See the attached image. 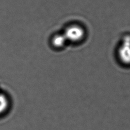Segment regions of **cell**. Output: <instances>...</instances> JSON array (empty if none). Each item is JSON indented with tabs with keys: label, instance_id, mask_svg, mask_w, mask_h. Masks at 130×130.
<instances>
[{
	"label": "cell",
	"instance_id": "1",
	"mask_svg": "<svg viewBox=\"0 0 130 130\" xmlns=\"http://www.w3.org/2000/svg\"><path fill=\"white\" fill-rule=\"evenodd\" d=\"M117 56L121 64H130V36L124 37L117 47Z\"/></svg>",
	"mask_w": 130,
	"mask_h": 130
},
{
	"label": "cell",
	"instance_id": "2",
	"mask_svg": "<svg viewBox=\"0 0 130 130\" xmlns=\"http://www.w3.org/2000/svg\"><path fill=\"white\" fill-rule=\"evenodd\" d=\"M67 41L72 42L80 41L84 37V29L77 24H73L67 27L63 34Z\"/></svg>",
	"mask_w": 130,
	"mask_h": 130
},
{
	"label": "cell",
	"instance_id": "3",
	"mask_svg": "<svg viewBox=\"0 0 130 130\" xmlns=\"http://www.w3.org/2000/svg\"><path fill=\"white\" fill-rule=\"evenodd\" d=\"M67 41L63 34H57L53 37L51 42L55 47L61 48L64 45Z\"/></svg>",
	"mask_w": 130,
	"mask_h": 130
},
{
	"label": "cell",
	"instance_id": "4",
	"mask_svg": "<svg viewBox=\"0 0 130 130\" xmlns=\"http://www.w3.org/2000/svg\"><path fill=\"white\" fill-rule=\"evenodd\" d=\"M8 101L6 96L0 94V114L4 113L8 107Z\"/></svg>",
	"mask_w": 130,
	"mask_h": 130
}]
</instances>
